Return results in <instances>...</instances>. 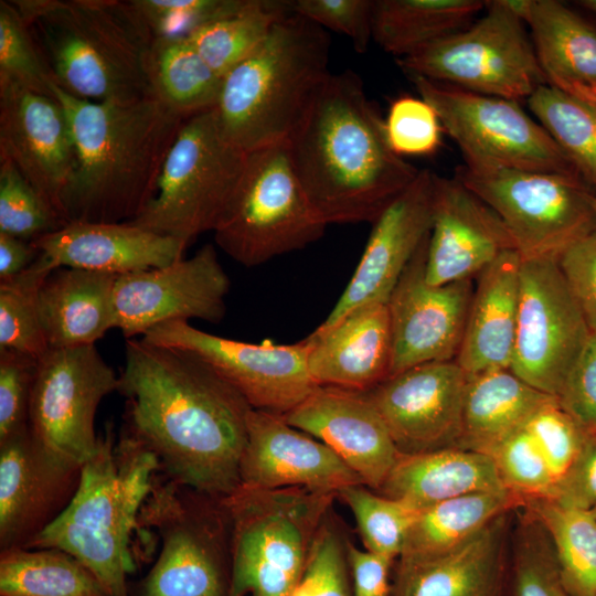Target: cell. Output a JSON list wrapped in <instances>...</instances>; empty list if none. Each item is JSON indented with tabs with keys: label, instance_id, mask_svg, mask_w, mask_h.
Segmentation results:
<instances>
[{
	"label": "cell",
	"instance_id": "6da1fadb",
	"mask_svg": "<svg viewBox=\"0 0 596 596\" xmlns=\"http://www.w3.org/2000/svg\"><path fill=\"white\" fill-rule=\"evenodd\" d=\"M117 391L126 397V430L155 455L166 477L214 497L240 486L252 407L203 361L127 340Z\"/></svg>",
	"mask_w": 596,
	"mask_h": 596
},
{
	"label": "cell",
	"instance_id": "7a4b0ae2",
	"mask_svg": "<svg viewBox=\"0 0 596 596\" xmlns=\"http://www.w3.org/2000/svg\"><path fill=\"white\" fill-rule=\"evenodd\" d=\"M300 183L331 223H373L419 170L396 156L351 70L329 74L287 142Z\"/></svg>",
	"mask_w": 596,
	"mask_h": 596
},
{
	"label": "cell",
	"instance_id": "3957f363",
	"mask_svg": "<svg viewBox=\"0 0 596 596\" xmlns=\"http://www.w3.org/2000/svg\"><path fill=\"white\" fill-rule=\"evenodd\" d=\"M53 93L68 116L77 156L62 198L65 222L134 221L155 196L167 155L189 117L156 96L96 103L56 84Z\"/></svg>",
	"mask_w": 596,
	"mask_h": 596
},
{
	"label": "cell",
	"instance_id": "277c9868",
	"mask_svg": "<svg viewBox=\"0 0 596 596\" xmlns=\"http://www.w3.org/2000/svg\"><path fill=\"white\" fill-rule=\"evenodd\" d=\"M29 25L55 84L96 103L153 95V38L129 1L11 0Z\"/></svg>",
	"mask_w": 596,
	"mask_h": 596
},
{
	"label": "cell",
	"instance_id": "5b68a950",
	"mask_svg": "<svg viewBox=\"0 0 596 596\" xmlns=\"http://www.w3.org/2000/svg\"><path fill=\"white\" fill-rule=\"evenodd\" d=\"M159 462L126 429L115 443L111 425L98 435L96 453L83 464L75 496L63 513L26 547L58 549L76 557L109 596H128L135 568L131 533Z\"/></svg>",
	"mask_w": 596,
	"mask_h": 596
},
{
	"label": "cell",
	"instance_id": "8992f818",
	"mask_svg": "<svg viewBox=\"0 0 596 596\" xmlns=\"http://www.w3.org/2000/svg\"><path fill=\"white\" fill-rule=\"evenodd\" d=\"M330 36L291 11L264 42L222 77L213 108L223 135L252 152L286 143L328 71Z\"/></svg>",
	"mask_w": 596,
	"mask_h": 596
},
{
	"label": "cell",
	"instance_id": "52a82bcc",
	"mask_svg": "<svg viewBox=\"0 0 596 596\" xmlns=\"http://www.w3.org/2000/svg\"><path fill=\"white\" fill-rule=\"evenodd\" d=\"M336 493L240 485L224 498L232 523L227 596H292Z\"/></svg>",
	"mask_w": 596,
	"mask_h": 596
},
{
	"label": "cell",
	"instance_id": "ba28073f",
	"mask_svg": "<svg viewBox=\"0 0 596 596\" xmlns=\"http://www.w3.org/2000/svg\"><path fill=\"white\" fill-rule=\"evenodd\" d=\"M248 152L222 132L213 108L183 123L163 162L155 196L129 222L187 246L214 232L242 183Z\"/></svg>",
	"mask_w": 596,
	"mask_h": 596
},
{
	"label": "cell",
	"instance_id": "9c48e42d",
	"mask_svg": "<svg viewBox=\"0 0 596 596\" xmlns=\"http://www.w3.org/2000/svg\"><path fill=\"white\" fill-rule=\"evenodd\" d=\"M225 497H214L164 476L153 480L137 529L161 541L142 596H227L232 523Z\"/></svg>",
	"mask_w": 596,
	"mask_h": 596
},
{
	"label": "cell",
	"instance_id": "30bf717a",
	"mask_svg": "<svg viewBox=\"0 0 596 596\" xmlns=\"http://www.w3.org/2000/svg\"><path fill=\"white\" fill-rule=\"evenodd\" d=\"M327 226L300 183L286 142L248 152L238 192L213 234L232 259L255 267L305 248Z\"/></svg>",
	"mask_w": 596,
	"mask_h": 596
},
{
	"label": "cell",
	"instance_id": "8fae6325",
	"mask_svg": "<svg viewBox=\"0 0 596 596\" xmlns=\"http://www.w3.org/2000/svg\"><path fill=\"white\" fill-rule=\"evenodd\" d=\"M408 75L519 102L546 84L524 21L504 0L464 30L396 58Z\"/></svg>",
	"mask_w": 596,
	"mask_h": 596
},
{
	"label": "cell",
	"instance_id": "7c38bea8",
	"mask_svg": "<svg viewBox=\"0 0 596 596\" xmlns=\"http://www.w3.org/2000/svg\"><path fill=\"white\" fill-rule=\"evenodd\" d=\"M421 97L436 110L458 145L464 168L475 173L502 169L577 175L547 134L518 104L411 75Z\"/></svg>",
	"mask_w": 596,
	"mask_h": 596
},
{
	"label": "cell",
	"instance_id": "4fadbf2b",
	"mask_svg": "<svg viewBox=\"0 0 596 596\" xmlns=\"http://www.w3.org/2000/svg\"><path fill=\"white\" fill-rule=\"evenodd\" d=\"M456 178L499 215L522 259L558 258L596 230L595 193L577 175L460 167Z\"/></svg>",
	"mask_w": 596,
	"mask_h": 596
},
{
	"label": "cell",
	"instance_id": "5bb4252c",
	"mask_svg": "<svg viewBox=\"0 0 596 596\" xmlns=\"http://www.w3.org/2000/svg\"><path fill=\"white\" fill-rule=\"evenodd\" d=\"M141 339L188 351L234 387L254 409L284 415L318 385L308 359L310 340L248 343L211 334L177 320L149 329Z\"/></svg>",
	"mask_w": 596,
	"mask_h": 596
},
{
	"label": "cell",
	"instance_id": "9a60e30c",
	"mask_svg": "<svg viewBox=\"0 0 596 596\" xmlns=\"http://www.w3.org/2000/svg\"><path fill=\"white\" fill-rule=\"evenodd\" d=\"M590 333L557 258L522 259L509 369L534 389L556 397Z\"/></svg>",
	"mask_w": 596,
	"mask_h": 596
},
{
	"label": "cell",
	"instance_id": "2e32d148",
	"mask_svg": "<svg viewBox=\"0 0 596 596\" xmlns=\"http://www.w3.org/2000/svg\"><path fill=\"white\" fill-rule=\"evenodd\" d=\"M118 385L95 344L49 348L38 360L29 428L47 447L84 464L98 445L97 407Z\"/></svg>",
	"mask_w": 596,
	"mask_h": 596
},
{
	"label": "cell",
	"instance_id": "e0dca14e",
	"mask_svg": "<svg viewBox=\"0 0 596 596\" xmlns=\"http://www.w3.org/2000/svg\"><path fill=\"white\" fill-rule=\"evenodd\" d=\"M231 281L214 245L169 265L120 275L114 289L115 328L130 339L169 321L219 323Z\"/></svg>",
	"mask_w": 596,
	"mask_h": 596
},
{
	"label": "cell",
	"instance_id": "ac0fdd59",
	"mask_svg": "<svg viewBox=\"0 0 596 596\" xmlns=\"http://www.w3.org/2000/svg\"><path fill=\"white\" fill-rule=\"evenodd\" d=\"M82 467L29 427L0 441V551L26 547L63 513Z\"/></svg>",
	"mask_w": 596,
	"mask_h": 596
},
{
	"label": "cell",
	"instance_id": "d6986e66",
	"mask_svg": "<svg viewBox=\"0 0 596 596\" xmlns=\"http://www.w3.org/2000/svg\"><path fill=\"white\" fill-rule=\"evenodd\" d=\"M469 375L456 360L413 366L368 394L404 455L459 447Z\"/></svg>",
	"mask_w": 596,
	"mask_h": 596
},
{
	"label": "cell",
	"instance_id": "ffe728a7",
	"mask_svg": "<svg viewBox=\"0 0 596 596\" xmlns=\"http://www.w3.org/2000/svg\"><path fill=\"white\" fill-rule=\"evenodd\" d=\"M428 237L387 301L392 334L390 376L424 363L455 360L462 341L472 280L429 285L425 279Z\"/></svg>",
	"mask_w": 596,
	"mask_h": 596
},
{
	"label": "cell",
	"instance_id": "44dd1931",
	"mask_svg": "<svg viewBox=\"0 0 596 596\" xmlns=\"http://www.w3.org/2000/svg\"><path fill=\"white\" fill-rule=\"evenodd\" d=\"M436 180L432 171L419 170L372 223L351 279L319 328H328L359 308L387 304L405 268L429 235Z\"/></svg>",
	"mask_w": 596,
	"mask_h": 596
},
{
	"label": "cell",
	"instance_id": "7402d4cb",
	"mask_svg": "<svg viewBox=\"0 0 596 596\" xmlns=\"http://www.w3.org/2000/svg\"><path fill=\"white\" fill-rule=\"evenodd\" d=\"M0 159L12 162L65 222L62 198L77 156L68 116L56 98L0 85Z\"/></svg>",
	"mask_w": 596,
	"mask_h": 596
},
{
	"label": "cell",
	"instance_id": "603a6c76",
	"mask_svg": "<svg viewBox=\"0 0 596 596\" xmlns=\"http://www.w3.org/2000/svg\"><path fill=\"white\" fill-rule=\"evenodd\" d=\"M281 416L327 445L373 490H380L401 455L368 392L317 386Z\"/></svg>",
	"mask_w": 596,
	"mask_h": 596
},
{
	"label": "cell",
	"instance_id": "cb8c5ba5",
	"mask_svg": "<svg viewBox=\"0 0 596 596\" xmlns=\"http://www.w3.org/2000/svg\"><path fill=\"white\" fill-rule=\"evenodd\" d=\"M240 465L243 486L306 488L336 493L361 478L327 445L290 426L281 415L251 408Z\"/></svg>",
	"mask_w": 596,
	"mask_h": 596
},
{
	"label": "cell",
	"instance_id": "d4e9b609",
	"mask_svg": "<svg viewBox=\"0 0 596 596\" xmlns=\"http://www.w3.org/2000/svg\"><path fill=\"white\" fill-rule=\"evenodd\" d=\"M515 249L499 215L459 179L437 175L425 279L443 286L471 279L501 254Z\"/></svg>",
	"mask_w": 596,
	"mask_h": 596
},
{
	"label": "cell",
	"instance_id": "484cf974",
	"mask_svg": "<svg viewBox=\"0 0 596 596\" xmlns=\"http://www.w3.org/2000/svg\"><path fill=\"white\" fill-rule=\"evenodd\" d=\"M508 515H500L448 551L397 557L391 596H502Z\"/></svg>",
	"mask_w": 596,
	"mask_h": 596
},
{
	"label": "cell",
	"instance_id": "4316f807",
	"mask_svg": "<svg viewBox=\"0 0 596 596\" xmlns=\"http://www.w3.org/2000/svg\"><path fill=\"white\" fill-rule=\"evenodd\" d=\"M54 268L117 276L162 267L183 258L184 243L129 222H71L31 241Z\"/></svg>",
	"mask_w": 596,
	"mask_h": 596
},
{
	"label": "cell",
	"instance_id": "83f0119b",
	"mask_svg": "<svg viewBox=\"0 0 596 596\" xmlns=\"http://www.w3.org/2000/svg\"><path fill=\"white\" fill-rule=\"evenodd\" d=\"M309 372L318 386L369 392L390 377L392 334L387 304L359 308L308 336Z\"/></svg>",
	"mask_w": 596,
	"mask_h": 596
},
{
	"label": "cell",
	"instance_id": "f1b7e54d",
	"mask_svg": "<svg viewBox=\"0 0 596 596\" xmlns=\"http://www.w3.org/2000/svg\"><path fill=\"white\" fill-rule=\"evenodd\" d=\"M521 262L518 251H507L478 274L455 359L468 375L510 368L518 324Z\"/></svg>",
	"mask_w": 596,
	"mask_h": 596
},
{
	"label": "cell",
	"instance_id": "f546056e",
	"mask_svg": "<svg viewBox=\"0 0 596 596\" xmlns=\"http://www.w3.org/2000/svg\"><path fill=\"white\" fill-rule=\"evenodd\" d=\"M530 26L546 84L582 100L596 95V28L557 0H505Z\"/></svg>",
	"mask_w": 596,
	"mask_h": 596
},
{
	"label": "cell",
	"instance_id": "4dcf8cb0",
	"mask_svg": "<svg viewBox=\"0 0 596 596\" xmlns=\"http://www.w3.org/2000/svg\"><path fill=\"white\" fill-rule=\"evenodd\" d=\"M117 275L61 267L38 295L41 324L50 348L95 344L115 328L114 289Z\"/></svg>",
	"mask_w": 596,
	"mask_h": 596
},
{
	"label": "cell",
	"instance_id": "1f68e13d",
	"mask_svg": "<svg viewBox=\"0 0 596 596\" xmlns=\"http://www.w3.org/2000/svg\"><path fill=\"white\" fill-rule=\"evenodd\" d=\"M507 489L490 456L458 447L401 454L379 492L416 510L465 494Z\"/></svg>",
	"mask_w": 596,
	"mask_h": 596
},
{
	"label": "cell",
	"instance_id": "d6a6232c",
	"mask_svg": "<svg viewBox=\"0 0 596 596\" xmlns=\"http://www.w3.org/2000/svg\"><path fill=\"white\" fill-rule=\"evenodd\" d=\"M554 397L534 389L510 369L469 375L458 448L488 455Z\"/></svg>",
	"mask_w": 596,
	"mask_h": 596
},
{
	"label": "cell",
	"instance_id": "836d02e7",
	"mask_svg": "<svg viewBox=\"0 0 596 596\" xmlns=\"http://www.w3.org/2000/svg\"><path fill=\"white\" fill-rule=\"evenodd\" d=\"M481 0H374L373 40L402 57L470 25Z\"/></svg>",
	"mask_w": 596,
	"mask_h": 596
},
{
	"label": "cell",
	"instance_id": "e575fe53",
	"mask_svg": "<svg viewBox=\"0 0 596 596\" xmlns=\"http://www.w3.org/2000/svg\"><path fill=\"white\" fill-rule=\"evenodd\" d=\"M523 503L521 497L502 489L465 494L419 510L400 556L448 551Z\"/></svg>",
	"mask_w": 596,
	"mask_h": 596
},
{
	"label": "cell",
	"instance_id": "d590c367",
	"mask_svg": "<svg viewBox=\"0 0 596 596\" xmlns=\"http://www.w3.org/2000/svg\"><path fill=\"white\" fill-rule=\"evenodd\" d=\"M1 596H109L76 557L58 549L0 551Z\"/></svg>",
	"mask_w": 596,
	"mask_h": 596
},
{
	"label": "cell",
	"instance_id": "8d00e7d4",
	"mask_svg": "<svg viewBox=\"0 0 596 596\" xmlns=\"http://www.w3.org/2000/svg\"><path fill=\"white\" fill-rule=\"evenodd\" d=\"M153 95L174 111L190 117L214 108L222 77L187 38H156L149 56Z\"/></svg>",
	"mask_w": 596,
	"mask_h": 596
},
{
	"label": "cell",
	"instance_id": "74e56055",
	"mask_svg": "<svg viewBox=\"0 0 596 596\" xmlns=\"http://www.w3.org/2000/svg\"><path fill=\"white\" fill-rule=\"evenodd\" d=\"M522 509L545 530L562 579L573 596H596V520L589 511L549 498L524 500Z\"/></svg>",
	"mask_w": 596,
	"mask_h": 596
},
{
	"label": "cell",
	"instance_id": "f35d334b",
	"mask_svg": "<svg viewBox=\"0 0 596 596\" xmlns=\"http://www.w3.org/2000/svg\"><path fill=\"white\" fill-rule=\"evenodd\" d=\"M291 11V1L247 0L237 12L200 28L187 39L223 77L255 51L273 26Z\"/></svg>",
	"mask_w": 596,
	"mask_h": 596
},
{
	"label": "cell",
	"instance_id": "ab89813d",
	"mask_svg": "<svg viewBox=\"0 0 596 596\" xmlns=\"http://www.w3.org/2000/svg\"><path fill=\"white\" fill-rule=\"evenodd\" d=\"M528 105L582 181L596 190V107L549 84L538 87Z\"/></svg>",
	"mask_w": 596,
	"mask_h": 596
},
{
	"label": "cell",
	"instance_id": "60d3db41",
	"mask_svg": "<svg viewBox=\"0 0 596 596\" xmlns=\"http://www.w3.org/2000/svg\"><path fill=\"white\" fill-rule=\"evenodd\" d=\"M54 270L44 256L20 274L0 279V349L40 358L50 348L38 308L39 290Z\"/></svg>",
	"mask_w": 596,
	"mask_h": 596
},
{
	"label": "cell",
	"instance_id": "b9f144b4",
	"mask_svg": "<svg viewBox=\"0 0 596 596\" xmlns=\"http://www.w3.org/2000/svg\"><path fill=\"white\" fill-rule=\"evenodd\" d=\"M337 496L352 511L366 551L392 560L401 555L419 510L364 485L344 487Z\"/></svg>",
	"mask_w": 596,
	"mask_h": 596
},
{
	"label": "cell",
	"instance_id": "7bdbcfd3",
	"mask_svg": "<svg viewBox=\"0 0 596 596\" xmlns=\"http://www.w3.org/2000/svg\"><path fill=\"white\" fill-rule=\"evenodd\" d=\"M513 534L510 596H573L566 588L552 543L525 510Z\"/></svg>",
	"mask_w": 596,
	"mask_h": 596
},
{
	"label": "cell",
	"instance_id": "ee69618b",
	"mask_svg": "<svg viewBox=\"0 0 596 596\" xmlns=\"http://www.w3.org/2000/svg\"><path fill=\"white\" fill-rule=\"evenodd\" d=\"M0 85H15L55 98L53 76L11 0L0 1Z\"/></svg>",
	"mask_w": 596,
	"mask_h": 596
},
{
	"label": "cell",
	"instance_id": "f6af8a7d",
	"mask_svg": "<svg viewBox=\"0 0 596 596\" xmlns=\"http://www.w3.org/2000/svg\"><path fill=\"white\" fill-rule=\"evenodd\" d=\"M65 224L17 167L0 159V233L33 241Z\"/></svg>",
	"mask_w": 596,
	"mask_h": 596
},
{
	"label": "cell",
	"instance_id": "bcb514c9",
	"mask_svg": "<svg viewBox=\"0 0 596 596\" xmlns=\"http://www.w3.org/2000/svg\"><path fill=\"white\" fill-rule=\"evenodd\" d=\"M503 486L523 500L550 498L555 479L525 427L511 434L489 454Z\"/></svg>",
	"mask_w": 596,
	"mask_h": 596
},
{
	"label": "cell",
	"instance_id": "7dc6e473",
	"mask_svg": "<svg viewBox=\"0 0 596 596\" xmlns=\"http://www.w3.org/2000/svg\"><path fill=\"white\" fill-rule=\"evenodd\" d=\"M247 0H129L152 38H188L200 28L231 15Z\"/></svg>",
	"mask_w": 596,
	"mask_h": 596
},
{
	"label": "cell",
	"instance_id": "c3c4849f",
	"mask_svg": "<svg viewBox=\"0 0 596 596\" xmlns=\"http://www.w3.org/2000/svg\"><path fill=\"white\" fill-rule=\"evenodd\" d=\"M326 520L315 533L292 596H352L347 542Z\"/></svg>",
	"mask_w": 596,
	"mask_h": 596
},
{
	"label": "cell",
	"instance_id": "681fc988",
	"mask_svg": "<svg viewBox=\"0 0 596 596\" xmlns=\"http://www.w3.org/2000/svg\"><path fill=\"white\" fill-rule=\"evenodd\" d=\"M386 141L398 157L430 156L441 146L443 126L436 110L422 97L394 99L384 120Z\"/></svg>",
	"mask_w": 596,
	"mask_h": 596
},
{
	"label": "cell",
	"instance_id": "f907efd6",
	"mask_svg": "<svg viewBox=\"0 0 596 596\" xmlns=\"http://www.w3.org/2000/svg\"><path fill=\"white\" fill-rule=\"evenodd\" d=\"M556 482L566 473L592 434L564 411L554 397L525 424Z\"/></svg>",
	"mask_w": 596,
	"mask_h": 596
},
{
	"label": "cell",
	"instance_id": "816d5d0a",
	"mask_svg": "<svg viewBox=\"0 0 596 596\" xmlns=\"http://www.w3.org/2000/svg\"><path fill=\"white\" fill-rule=\"evenodd\" d=\"M39 358L0 349V441L29 427Z\"/></svg>",
	"mask_w": 596,
	"mask_h": 596
},
{
	"label": "cell",
	"instance_id": "f5cc1de1",
	"mask_svg": "<svg viewBox=\"0 0 596 596\" xmlns=\"http://www.w3.org/2000/svg\"><path fill=\"white\" fill-rule=\"evenodd\" d=\"M291 7L322 29L348 36L359 53L365 52L373 39L374 0H295Z\"/></svg>",
	"mask_w": 596,
	"mask_h": 596
},
{
	"label": "cell",
	"instance_id": "db71d44e",
	"mask_svg": "<svg viewBox=\"0 0 596 596\" xmlns=\"http://www.w3.org/2000/svg\"><path fill=\"white\" fill-rule=\"evenodd\" d=\"M561 407L596 433V332H592L556 396Z\"/></svg>",
	"mask_w": 596,
	"mask_h": 596
},
{
	"label": "cell",
	"instance_id": "11a10c76",
	"mask_svg": "<svg viewBox=\"0 0 596 596\" xmlns=\"http://www.w3.org/2000/svg\"><path fill=\"white\" fill-rule=\"evenodd\" d=\"M557 263L590 331L596 332V230L571 244Z\"/></svg>",
	"mask_w": 596,
	"mask_h": 596
},
{
	"label": "cell",
	"instance_id": "9f6ffc18",
	"mask_svg": "<svg viewBox=\"0 0 596 596\" xmlns=\"http://www.w3.org/2000/svg\"><path fill=\"white\" fill-rule=\"evenodd\" d=\"M562 507L589 511L596 505V433H592L549 498Z\"/></svg>",
	"mask_w": 596,
	"mask_h": 596
},
{
	"label": "cell",
	"instance_id": "6f0895ef",
	"mask_svg": "<svg viewBox=\"0 0 596 596\" xmlns=\"http://www.w3.org/2000/svg\"><path fill=\"white\" fill-rule=\"evenodd\" d=\"M352 596H391V566L394 560L362 551L347 542Z\"/></svg>",
	"mask_w": 596,
	"mask_h": 596
},
{
	"label": "cell",
	"instance_id": "680465c9",
	"mask_svg": "<svg viewBox=\"0 0 596 596\" xmlns=\"http://www.w3.org/2000/svg\"><path fill=\"white\" fill-rule=\"evenodd\" d=\"M40 255L31 241L0 233V279L11 278L26 269Z\"/></svg>",
	"mask_w": 596,
	"mask_h": 596
},
{
	"label": "cell",
	"instance_id": "91938a15",
	"mask_svg": "<svg viewBox=\"0 0 596 596\" xmlns=\"http://www.w3.org/2000/svg\"><path fill=\"white\" fill-rule=\"evenodd\" d=\"M577 3L582 6L583 8H585L586 10L596 14V0H582V1H577Z\"/></svg>",
	"mask_w": 596,
	"mask_h": 596
},
{
	"label": "cell",
	"instance_id": "94428289",
	"mask_svg": "<svg viewBox=\"0 0 596 596\" xmlns=\"http://www.w3.org/2000/svg\"><path fill=\"white\" fill-rule=\"evenodd\" d=\"M584 102H586V103H588V104H590V105H593V106L596 107V95L593 96V97H590V98H588V99H586V100H584Z\"/></svg>",
	"mask_w": 596,
	"mask_h": 596
},
{
	"label": "cell",
	"instance_id": "6125c7cd",
	"mask_svg": "<svg viewBox=\"0 0 596 596\" xmlns=\"http://www.w3.org/2000/svg\"><path fill=\"white\" fill-rule=\"evenodd\" d=\"M592 205H593L595 220H596V194H594L593 198H592Z\"/></svg>",
	"mask_w": 596,
	"mask_h": 596
},
{
	"label": "cell",
	"instance_id": "be15d7a7",
	"mask_svg": "<svg viewBox=\"0 0 596 596\" xmlns=\"http://www.w3.org/2000/svg\"><path fill=\"white\" fill-rule=\"evenodd\" d=\"M589 513L596 520V505L589 510Z\"/></svg>",
	"mask_w": 596,
	"mask_h": 596
}]
</instances>
